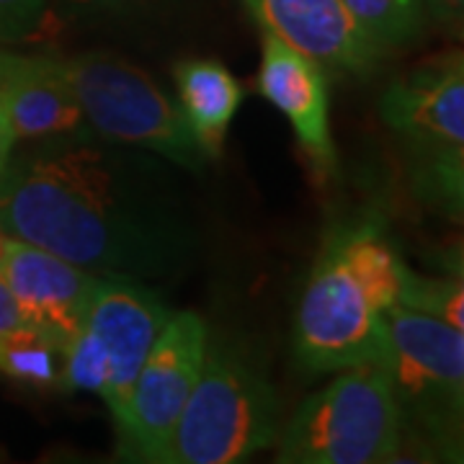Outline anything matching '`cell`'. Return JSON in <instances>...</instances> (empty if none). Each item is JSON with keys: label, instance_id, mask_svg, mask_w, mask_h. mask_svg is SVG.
Listing matches in <instances>:
<instances>
[{"label": "cell", "instance_id": "obj_1", "mask_svg": "<svg viewBox=\"0 0 464 464\" xmlns=\"http://www.w3.org/2000/svg\"><path fill=\"white\" fill-rule=\"evenodd\" d=\"M0 176V232L99 276L158 282L201 246L173 163L101 137L32 142Z\"/></svg>", "mask_w": 464, "mask_h": 464}, {"label": "cell", "instance_id": "obj_2", "mask_svg": "<svg viewBox=\"0 0 464 464\" xmlns=\"http://www.w3.org/2000/svg\"><path fill=\"white\" fill-rule=\"evenodd\" d=\"M408 266L374 217L328 232L295 317V356L304 372L325 374L377 362L384 313L402 295Z\"/></svg>", "mask_w": 464, "mask_h": 464}, {"label": "cell", "instance_id": "obj_3", "mask_svg": "<svg viewBox=\"0 0 464 464\" xmlns=\"http://www.w3.org/2000/svg\"><path fill=\"white\" fill-rule=\"evenodd\" d=\"M282 408L266 372L225 335L207 341L199 380L160 464H235L274 447Z\"/></svg>", "mask_w": 464, "mask_h": 464}, {"label": "cell", "instance_id": "obj_4", "mask_svg": "<svg viewBox=\"0 0 464 464\" xmlns=\"http://www.w3.org/2000/svg\"><path fill=\"white\" fill-rule=\"evenodd\" d=\"M398 400L402 439L447 454L462 451L464 331L439 317L395 304L384 313L377 359Z\"/></svg>", "mask_w": 464, "mask_h": 464}, {"label": "cell", "instance_id": "obj_5", "mask_svg": "<svg viewBox=\"0 0 464 464\" xmlns=\"http://www.w3.org/2000/svg\"><path fill=\"white\" fill-rule=\"evenodd\" d=\"M96 137L152 152L181 170L199 173L207 155L188 130L179 103L142 67L111 52L52 54Z\"/></svg>", "mask_w": 464, "mask_h": 464}, {"label": "cell", "instance_id": "obj_6", "mask_svg": "<svg viewBox=\"0 0 464 464\" xmlns=\"http://www.w3.org/2000/svg\"><path fill=\"white\" fill-rule=\"evenodd\" d=\"M282 464H380L405 447L392 384L380 362L343 369L279 431Z\"/></svg>", "mask_w": 464, "mask_h": 464}, {"label": "cell", "instance_id": "obj_7", "mask_svg": "<svg viewBox=\"0 0 464 464\" xmlns=\"http://www.w3.org/2000/svg\"><path fill=\"white\" fill-rule=\"evenodd\" d=\"M382 121L413 150L415 188L436 209L462 215L464 65L447 52L384 88Z\"/></svg>", "mask_w": 464, "mask_h": 464}, {"label": "cell", "instance_id": "obj_8", "mask_svg": "<svg viewBox=\"0 0 464 464\" xmlns=\"http://www.w3.org/2000/svg\"><path fill=\"white\" fill-rule=\"evenodd\" d=\"M209 328L197 313L168 317L134 380L119 431V454L130 462H163L168 441L199 380Z\"/></svg>", "mask_w": 464, "mask_h": 464}, {"label": "cell", "instance_id": "obj_9", "mask_svg": "<svg viewBox=\"0 0 464 464\" xmlns=\"http://www.w3.org/2000/svg\"><path fill=\"white\" fill-rule=\"evenodd\" d=\"M170 315L173 313L168 310L163 297L145 282L124 276L101 279L83 328L93 333V338L109 356L111 382L103 402L114 418V426H119L127 413L134 380Z\"/></svg>", "mask_w": 464, "mask_h": 464}, {"label": "cell", "instance_id": "obj_10", "mask_svg": "<svg viewBox=\"0 0 464 464\" xmlns=\"http://www.w3.org/2000/svg\"><path fill=\"white\" fill-rule=\"evenodd\" d=\"M0 279L11 289L29 328L67 341L83 328L88 307L103 276L70 264L50 250L5 235Z\"/></svg>", "mask_w": 464, "mask_h": 464}, {"label": "cell", "instance_id": "obj_11", "mask_svg": "<svg viewBox=\"0 0 464 464\" xmlns=\"http://www.w3.org/2000/svg\"><path fill=\"white\" fill-rule=\"evenodd\" d=\"M261 32L274 34L323 70L372 75L384 60L343 0H243Z\"/></svg>", "mask_w": 464, "mask_h": 464}, {"label": "cell", "instance_id": "obj_12", "mask_svg": "<svg viewBox=\"0 0 464 464\" xmlns=\"http://www.w3.org/2000/svg\"><path fill=\"white\" fill-rule=\"evenodd\" d=\"M264 34L258 88L295 127L299 148L310 158L317 173L331 176L335 170V145L331 134V99L325 70L289 47L274 34Z\"/></svg>", "mask_w": 464, "mask_h": 464}, {"label": "cell", "instance_id": "obj_13", "mask_svg": "<svg viewBox=\"0 0 464 464\" xmlns=\"http://www.w3.org/2000/svg\"><path fill=\"white\" fill-rule=\"evenodd\" d=\"M0 101L11 119L16 142L96 137L75 96L60 78L52 54L0 50Z\"/></svg>", "mask_w": 464, "mask_h": 464}, {"label": "cell", "instance_id": "obj_14", "mask_svg": "<svg viewBox=\"0 0 464 464\" xmlns=\"http://www.w3.org/2000/svg\"><path fill=\"white\" fill-rule=\"evenodd\" d=\"M179 109L207 158L222 152L243 88L227 67L217 60H181L176 70Z\"/></svg>", "mask_w": 464, "mask_h": 464}, {"label": "cell", "instance_id": "obj_15", "mask_svg": "<svg viewBox=\"0 0 464 464\" xmlns=\"http://www.w3.org/2000/svg\"><path fill=\"white\" fill-rule=\"evenodd\" d=\"M0 374L34 390L63 392L65 343L29 325L5 333L0 335Z\"/></svg>", "mask_w": 464, "mask_h": 464}, {"label": "cell", "instance_id": "obj_16", "mask_svg": "<svg viewBox=\"0 0 464 464\" xmlns=\"http://www.w3.org/2000/svg\"><path fill=\"white\" fill-rule=\"evenodd\" d=\"M351 16L387 57L390 52L408 50L423 36L429 14L423 0H343Z\"/></svg>", "mask_w": 464, "mask_h": 464}, {"label": "cell", "instance_id": "obj_17", "mask_svg": "<svg viewBox=\"0 0 464 464\" xmlns=\"http://www.w3.org/2000/svg\"><path fill=\"white\" fill-rule=\"evenodd\" d=\"M398 304L439 317L451 328L464 331V286L459 274L457 279L454 276L441 279V276H420L408 268Z\"/></svg>", "mask_w": 464, "mask_h": 464}, {"label": "cell", "instance_id": "obj_18", "mask_svg": "<svg viewBox=\"0 0 464 464\" xmlns=\"http://www.w3.org/2000/svg\"><path fill=\"white\" fill-rule=\"evenodd\" d=\"M47 0H0V44L26 42L47 26Z\"/></svg>", "mask_w": 464, "mask_h": 464}, {"label": "cell", "instance_id": "obj_19", "mask_svg": "<svg viewBox=\"0 0 464 464\" xmlns=\"http://www.w3.org/2000/svg\"><path fill=\"white\" fill-rule=\"evenodd\" d=\"M67 16L81 21H111L148 11L158 0H57Z\"/></svg>", "mask_w": 464, "mask_h": 464}, {"label": "cell", "instance_id": "obj_20", "mask_svg": "<svg viewBox=\"0 0 464 464\" xmlns=\"http://www.w3.org/2000/svg\"><path fill=\"white\" fill-rule=\"evenodd\" d=\"M429 21L444 26L447 32H459L464 18V0H423Z\"/></svg>", "mask_w": 464, "mask_h": 464}, {"label": "cell", "instance_id": "obj_21", "mask_svg": "<svg viewBox=\"0 0 464 464\" xmlns=\"http://www.w3.org/2000/svg\"><path fill=\"white\" fill-rule=\"evenodd\" d=\"M21 325H26V323H24V317H21L16 299L11 295V289L5 286V282L0 279V335L16 331Z\"/></svg>", "mask_w": 464, "mask_h": 464}, {"label": "cell", "instance_id": "obj_22", "mask_svg": "<svg viewBox=\"0 0 464 464\" xmlns=\"http://www.w3.org/2000/svg\"><path fill=\"white\" fill-rule=\"evenodd\" d=\"M14 152H16V134L11 127V119L5 114V106L0 101V176H3V170H5Z\"/></svg>", "mask_w": 464, "mask_h": 464}, {"label": "cell", "instance_id": "obj_23", "mask_svg": "<svg viewBox=\"0 0 464 464\" xmlns=\"http://www.w3.org/2000/svg\"><path fill=\"white\" fill-rule=\"evenodd\" d=\"M3 243H5V235L0 232V253H3Z\"/></svg>", "mask_w": 464, "mask_h": 464}]
</instances>
